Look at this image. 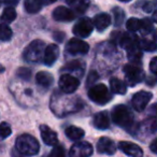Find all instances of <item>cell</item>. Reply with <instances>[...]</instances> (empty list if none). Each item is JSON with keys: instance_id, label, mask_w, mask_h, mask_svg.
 <instances>
[{"instance_id": "35", "label": "cell", "mask_w": 157, "mask_h": 157, "mask_svg": "<svg viewBox=\"0 0 157 157\" xmlns=\"http://www.w3.org/2000/svg\"><path fill=\"white\" fill-rule=\"evenodd\" d=\"M66 155L65 153V148H63V145H54V148L53 151L50 153V156H54V157H63Z\"/></svg>"}, {"instance_id": "14", "label": "cell", "mask_w": 157, "mask_h": 157, "mask_svg": "<svg viewBox=\"0 0 157 157\" xmlns=\"http://www.w3.org/2000/svg\"><path fill=\"white\" fill-rule=\"evenodd\" d=\"M40 131H41V138L44 144H46L48 146H54L58 143L57 133L53 129H51L48 125H41L40 126Z\"/></svg>"}, {"instance_id": "20", "label": "cell", "mask_w": 157, "mask_h": 157, "mask_svg": "<svg viewBox=\"0 0 157 157\" xmlns=\"http://www.w3.org/2000/svg\"><path fill=\"white\" fill-rule=\"evenodd\" d=\"M53 75L50 72L46 71H40L36 74V82L39 86L43 88H48L53 84Z\"/></svg>"}, {"instance_id": "1", "label": "cell", "mask_w": 157, "mask_h": 157, "mask_svg": "<svg viewBox=\"0 0 157 157\" xmlns=\"http://www.w3.org/2000/svg\"><path fill=\"white\" fill-rule=\"evenodd\" d=\"M15 148L20 154L25 156H33L37 155L40 151V144L35 137L24 133L17 137L15 141Z\"/></svg>"}, {"instance_id": "42", "label": "cell", "mask_w": 157, "mask_h": 157, "mask_svg": "<svg viewBox=\"0 0 157 157\" xmlns=\"http://www.w3.org/2000/svg\"><path fill=\"white\" fill-rule=\"evenodd\" d=\"M154 40L157 42V30H155V33H154Z\"/></svg>"}, {"instance_id": "24", "label": "cell", "mask_w": 157, "mask_h": 157, "mask_svg": "<svg viewBox=\"0 0 157 157\" xmlns=\"http://www.w3.org/2000/svg\"><path fill=\"white\" fill-rule=\"evenodd\" d=\"M42 2L40 0H25L24 8L29 14H35L41 10Z\"/></svg>"}, {"instance_id": "4", "label": "cell", "mask_w": 157, "mask_h": 157, "mask_svg": "<svg viewBox=\"0 0 157 157\" xmlns=\"http://www.w3.org/2000/svg\"><path fill=\"white\" fill-rule=\"evenodd\" d=\"M88 98L97 105H107L112 100V94L105 84H96L88 90Z\"/></svg>"}, {"instance_id": "19", "label": "cell", "mask_w": 157, "mask_h": 157, "mask_svg": "<svg viewBox=\"0 0 157 157\" xmlns=\"http://www.w3.org/2000/svg\"><path fill=\"white\" fill-rule=\"evenodd\" d=\"M126 52H127V57H128L130 63H136V65L140 63V61L142 59V52H141V48L139 45V42H137L133 45L126 48Z\"/></svg>"}, {"instance_id": "22", "label": "cell", "mask_w": 157, "mask_h": 157, "mask_svg": "<svg viewBox=\"0 0 157 157\" xmlns=\"http://www.w3.org/2000/svg\"><path fill=\"white\" fill-rule=\"evenodd\" d=\"M110 88L112 93L117 95H125L127 92L126 83L117 78H112L110 80Z\"/></svg>"}, {"instance_id": "23", "label": "cell", "mask_w": 157, "mask_h": 157, "mask_svg": "<svg viewBox=\"0 0 157 157\" xmlns=\"http://www.w3.org/2000/svg\"><path fill=\"white\" fill-rule=\"evenodd\" d=\"M65 133L70 140H72V141L81 140L82 138L85 136V131H84L82 128L76 127V126H69L67 129H66Z\"/></svg>"}, {"instance_id": "33", "label": "cell", "mask_w": 157, "mask_h": 157, "mask_svg": "<svg viewBox=\"0 0 157 157\" xmlns=\"http://www.w3.org/2000/svg\"><path fill=\"white\" fill-rule=\"evenodd\" d=\"M98 78H99L98 72L95 71V70H92V71H90V73H88V75H87V80H86V86H87L88 88L92 87V86L94 85L97 81H98Z\"/></svg>"}, {"instance_id": "29", "label": "cell", "mask_w": 157, "mask_h": 157, "mask_svg": "<svg viewBox=\"0 0 157 157\" xmlns=\"http://www.w3.org/2000/svg\"><path fill=\"white\" fill-rule=\"evenodd\" d=\"M126 27H127V29H128V31H130V33L139 31L140 27H141V21H140L139 18L130 17L126 22Z\"/></svg>"}, {"instance_id": "17", "label": "cell", "mask_w": 157, "mask_h": 157, "mask_svg": "<svg viewBox=\"0 0 157 157\" xmlns=\"http://www.w3.org/2000/svg\"><path fill=\"white\" fill-rule=\"evenodd\" d=\"M93 125L95 128L100 129V130H105L110 127V115L107 111L99 112V113L95 114L94 118H93Z\"/></svg>"}, {"instance_id": "21", "label": "cell", "mask_w": 157, "mask_h": 157, "mask_svg": "<svg viewBox=\"0 0 157 157\" xmlns=\"http://www.w3.org/2000/svg\"><path fill=\"white\" fill-rule=\"evenodd\" d=\"M70 8L78 14H83L90 7V0H66Z\"/></svg>"}, {"instance_id": "41", "label": "cell", "mask_w": 157, "mask_h": 157, "mask_svg": "<svg viewBox=\"0 0 157 157\" xmlns=\"http://www.w3.org/2000/svg\"><path fill=\"white\" fill-rule=\"evenodd\" d=\"M152 20H153V22H155L157 24V10H155L154 11V13H153V15H152Z\"/></svg>"}, {"instance_id": "27", "label": "cell", "mask_w": 157, "mask_h": 157, "mask_svg": "<svg viewBox=\"0 0 157 157\" xmlns=\"http://www.w3.org/2000/svg\"><path fill=\"white\" fill-rule=\"evenodd\" d=\"M112 13H113V18H114V25L115 27H120L121 25L124 23L125 20V12L123 11L122 8L115 7L112 10Z\"/></svg>"}, {"instance_id": "43", "label": "cell", "mask_w": 157, "mask_h": 157, "mask_svg": "<svg viewBox=\"0 0 157 157\" xmlns=\"http://www.w3.org/2000/svg\"><path fill=\"white\" fill-rule=\"evenodd\" d=\"M120 1H122V2H129L131 0H120Z\"/></svg>"}, {"instance_id": "26", "label": "cell", "mask_w": 157, "mask_h": 157, "mask_svg": "<svg viewBox=\"0 0 157 157\" xmlns=\"http://www.w3.org/2000/svg\"><path fill=\"white\" fill-rule=\"evenodd\" d=\"M12 29L9 27V25L6 23H1L0 24V41H9L12 38Z\"/></svg>"}, {"instance_id": "5", "label": "cell", "mask_w": 157, "mask_h": 157, "mask_svg": "<svg viewBox=\"0 0 157 157\" xmlns=\"http://www.w3.org/2000/svg\"><path fill=\"white\" fill-rule=\"evenodd\" d=\"M124 74L125 78H126V83L129 86H135L137 84L141 83L144 80V74L143 70L137 66L136 63H128V65H125L124 68Z\"/></svg>"}, {"instance_id": "34", "label": "cell", "mask_w": 157, "mask_h": 157, "mask_svg": "<svg viewBox=\"0 0 157 157\" xmlns=\"http://www.w3.org/2000/svg\"><path fill=\"white\" fill-rule=\"evenodd\" d=\"M16 74H17L18 78H21L22 80H26L28 81L29 78H31V70L28 69V68H18V70L16 71Z\"/></svg>"}, {"instance_id": "32", "label": "cell", "mask_w": 157, "mask_h": 157, "mask_svg": "<svg viewBox=\"0 0 157 157\" xmlns=\"http://www.w3.org/2000/svg\"><path fill=\"white\" fill-rule=\"evenodd\" d=\"M12 133V129L8 123L0 124V140H5Z\"/></svg>"}, {"instance_id": "28", "label": "cell", "mask_w": 157, "mask_h": 157, "mask_svg": "<svg viewBox=\"0 0 157 157\" xmlns=\"http://www.w3.org/2000/svg\"><path fill=\"white\" fill-rule=\"evenodd\" d=\"M139 45L141 50L146 51V52H154V51L157 50V42L148 39L139 40Z\"/></svg>"}, {"instance_id": "30", "label": "cell", "mask_w": 157, "mask_h": 157, "mask_svg": "<svg viewBox=\"0 0 157 157\" xmlns=\"http://www.w3.org/2000/svg\"><path fill=\"white\" fill-rule=\"evenodd\" d=\"M153 20L150 18H143L141 20V27H140V31L142 35H148L150 33L153 31Z\"/></svg>"}, {"instance_id": "25", "label": "cell", "mask_w": 157, "mask_h": 157, "mask_svg": "<svg viewBox=\"0 0 157 157\" xmlns=\"http://www.w3.org/2000/svg\"><path fill=\"white\" fill-rule=\"evenodd\" d=\"M15 18H16V11L14 10L13 7H10V6H8V7L3 10L2 14L0 16L1 22L6 23V24H10V23L13 22Z\"/></svg>"}, {"instance_id": "11", "label": "cell", "mask_w": 157, "mask_h": 157, "mask_svg": "<svg viewBox=\"0 0 157 157\" xmlns=\"http://www.w3.org/2000/svg\"><path fill=\"white\" fill-rule=\"evenodd\" d=\"M75 17L73 10L67 7H57L53 11V18L57 22H71Z\"/></svg>"}, {"instance_id": "39", "label": "cell", "mask_w": 157, "mask_h": 157, "mask_svg": "<svg viewBox=\"0 0 157 157\" xmlns=\"http://www.w3.org/2000/svg\"><path fill=\"white\" fill-rule=\"evenodd\" d=\"M150 148L154 154H157V138L152 141V143H151V145H150Z\"/></svg>"}, {"instance_id": "9", "label": "cell", "mask_w": 157, "mask_h": 157, "mask_svg": "<svg viewBox=\"0 0 157 157\" xmlns=\"http://www.w3.org/2000/svg\"><path fill=\"white\" fill-rule=\"evenodd\" d=\"M94 148L92 144L86 141H78L71 146L69 151L70 157H88L93 154Z\"/></svg>"}, {"instance_id": "7", "label": "cell", "mask_w": 157, "mask_h": 157, "mask_svg": "<svg viewBox=\"0 0 157 157\" xmlns=\"http://www.w3.org/2000/svg\"><path fill=\"white\" fill-rule=\"evenodd\" d=\"M80 86V80L75 75L70 73H63L59 78V87L65 94H72Z\"/></svg>"}, {"instance_id": "15", "label": "cell", "mask_w": 157, "mask_h": 157, "mask_svg": "<svg viewBox=\"0 0 157 157\" xmlns=\"http://www.w3.org/2000/svg\"><path fill=\"white\" fill-rule=\"evenodd\" d=\"M63 71H67L70 74H74L76 78H81L83 76L84 71H85V63L82 60L69 61L63 67Z\"/></svg>"}, {"instance_id": "18", "label": "cell", "mask_w": 157, "mask_h": 157, "mask_svg": "<svg viewBox=\"0 0 157 157\" xmlns=\"http://www.w3.org/2000/svg\"><path fill=\"white\" fill-rule=\"evenodd\" d=\"M95 28L98 31H103L111 25V16L107 13H99L93 20Z\"/></svg>"}, {"instance_id": "40", "label": "cell", "mask_w": 157, "mask_h": 157, "mask_svg": "<svg viewBox=\"0 0 157 157\" xmlns=\"http://www.w3.org/2000/svg\"><path fill=\"white\" fill-rule=\"evenodd\" d=\"M40 1H41L43 6H48V5H52V3L56 2L57 0H40Z\"/></svg>"}, {"instance_id": "13", "label": "cell", "mask_w": 157, "mask_h": 157, "mask_svg": "<svg viewBox=\"0 0 157 157\" xmlns=\"http://www.w3.org/2000/svg\"><path fill=\"white\" fill-rule=\"evenodd\" d=\"M97 152L100 154L113 155L116 152V145L113 140L108 137H102L97 142Z\"/></svg>"}, {"instance_id": "36", "label": "cell", "mask_w": 157, "mask_h": 157, "mask_svg": "<svg viewBox=\"0 0 157 157\" xmlns=\"http://www.w3.org/2000/svg\"><path fill=\"white\" fill-rule=\"evenodd\" d=\"M150 70L152 71V73H154L155 75H157V56L151 60L150 63Z\"/></svg>"}, {"instance_id": "2", "label": "cell", "mask_w": 157, "mask_h": 157, "mask_svg": "<svg viewBox=\"0 0 157 157\" xmlns=\"http://www.w3.org/2000/svg\"><path fill=\"white\" fill-rule=\"evenodd\" d=\"M112 120L117 126L125 129H130L133 125V115L130 109L124 105H118L112 110Z\"/></svg>"}, {"instance_id": "10", "label": "cell", "mask_w": 157, "mask_h": 157, "mask_svg": "<svg viewBox=\"0 0 157 157\" xmlns=\"http://www.w3.org/2000/svg\"><path fill=\"white\" fill-rule=\"evenodd\" d=\"M153 97V94L146 90H141L138 92L137 94H135L131 99V105L132 108L138 112H142L146 108V105H148V102L151 101Z\"/></svg>"}, {"instance_id": "37", "label": "cell", "mask_w": 157, "mask_h": 157, "mask_svg": "<svg viewBox=\"0 0 157 157\" xmlns=\"http://www.w3.org/2000/svg\"><path fill=\"white\" fill-rule=\"evenodd\" d=\"M54 39L56 40V41L58 42H63V39H65V33H59V31H56V33H54Z\"/></svg>"}, {"instance_id": "31", "label": "cell", "mask_w": 157, "mask_h": 157, "mask_svg": "<svg viewBox=\"0 0 157 157\" xmlns=\"http://www.w3.org/2000/svg\"><path fill=\"white\" fill-rule=\"evenodd\" d=\"M143 128L146 129L147 131H150L151 133L156 132L157 131V118L152 117L150 120H146L145 122H143Z\"/></svg>"}, {"instance_id": "38", "label": "cell", "mask_w": 157, "mask_h": 157, "mask_svg": "<svg viewBox=\"0 0 157 157\" xmlns=\"http://www.w3.org/2000/svg\"><path fill=\"white\" fill-rule=\"evenodd\" d=\"M3 2L7 6H10V7H15V6L18 5L20 0H3Z\"/></svg>"}, {"instance_id": "8", "label": "cell", "mask_w": 157, "mask_h": 157, "mask_svg": "<svg viewBox=\"0 0 157 157\" xmlns=\"http://www.w3.org/2000/svg\"><path fill=\"white\" fill-rule=\"evenodd\" d=\"M90 51V45L78 38H72L66 45V52L70 55H85Z\"/></svg>"}, {"instance_id": "12", "label": "cell", "mask_w": 157, "mask_h": 157, "mask_svg": "<svg viewBox=\"0 0 157 157\" xmlns=\"http://www.w3.org/2000/svg\"><path fill=\"white\" fill-rule=\"evenodd\" d=\"M118 148L122 151L124 154L131 157H141L143 155V151L139 145L128 141H121L118 143Z\"/></svg>"}, {"instance_id": "3", "label": "cell", "mask_w": 157, "mask_h": 157, "mask_svg": "<svg viewBox=\"0 0 157 157\" xmlns=\"http://www.w3.org/2000/svg\"><path fill=\"white\" fill-rule=\"evenodd\" d=\"M44 51H45V43L42 40H33L25 48L23 57L27 63H39L43 59Z\"/></svg>"}, {"instance_id": "16", "label": "cell", "mask_w": 157, "mask_h": 157, "mask_svg": "<svg viewBox=\"0 0 157 157\" xmlns=\"http://www.w3.org/2000/svg\"><path fill=\"white\" fill-rule=\"evenodd\" d=\"M59 57V48L56 44H51L46 46L43 55V63L45 66H53Z\"/></svg>"}, {"instance_id": "6", "label": "cell", "mask_w": 157, "mask_h": 157, "mask_svg": "<svg viewBox=\"0 0 157 157\" xmlns=\"http://www.w3.org/2000/svg\"><path fill=\"white\" fill-rule=\"evenodd\" d=\"M94 30V23L88 17H82L75 23L72 33L78 38H87Z\"/></svg>"}]
</instances>
